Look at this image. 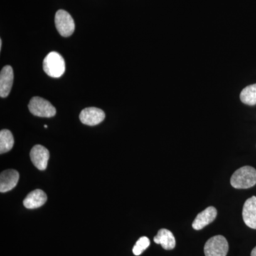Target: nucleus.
<instances>
[{
    "label": "nucleus",
    "instance_id": "f257e3e1",
    "mask_svg": "<svg viewBox=\"0 0 256 256\" xmlns=\"http://www.w3.org/2000/svg\"><path fill=\"white\" fill-rule=\"evenodd\" d=\"M230 184L236 188H249L256 184V170L244 166L237 170L230 178Z\"/></svg>",
    "mask_w": 256,
    "mask_h": 256
},
{
    "label": "nucleus",
    "instance_id": "f03ea898",
    "mask_svg": "<svg viewBox=\"0 0 256 256\" xmlns=\"http://www.w3.org/2000/svg\"><path fill=\"white\" fill-rule=\"evenodd\" d=\"M43 68L48 76L60 78L66 70L65 60L57 52H50L44 60Z\"/></svg>",
    "mask_w": 256,
    "mask_h": 256
},
{
    "label": "nucleus",
    "instance_id": "7ed1b4c3",
    "mask_svg": "<svg viewBox=\"0 0 256 256\" xmlns=\"http://www.w3.org/2000/svg\"><path fill=\"white\" fill-rule=\"evenodd\" d=\"M28 107L31 114L38 117L52 118L56 112L54 106H52L50 101L38 96L32 98Z\"/></svg>",
    "mask_w": 256,
    "mask_h": 256
},
{
    "label": "nucleus",
    "instance_id": "20e7f679",
    "mask_svg": "<svg viewBox=\"0 0 256 256\" xmlns=\"http://www.w3.org/2000/svg\"><path fill=\"white\" fill-rule=\"evenodd\" d=\"M228 252V242L223 236L212 237L204 246L205 256H226Z\"/></svg>",
    "mask_w": 256,
    "mask_h": 256
},
{
    "label": "nucleus",
    "instance_id": "39448f33",
    "mask_svg": "<svg viewBox=\"0 0 256 256\" xmlns=\"http://www.w3.org/2000/svg\"><path fill=\"white\" fill-rule=\"evenodd\" d=\"M56 28L62 36L68 37L73 34L75 23L68 12L63 10H58L55 16Z\"/></svg>",
    "mask_w": 256,
    "mask_h": 256
},
{
    "label": "nucleus",
    "instance_id": "423d86ee",
    "mask_svg": "<svg viewBox=\"0 0 256 256\" xmlns=\"http://www.w3.org/2000/svg\"><path fill=\"white\" fill-rule=\"evenodd\" d=\"M105 112L95 107L86 108L79 114V118L82 124L89 126H97L104 120Z\"/></svg>",
    "mask_w": 256,
    "mask_h": 256
},
{
    "label": "nucleus",
    "instance_id": "0eeeda50",
    "mask_svg": "<svg viewBox=\"0 0 256 256\" xmlns=\"http://www.w3.org/2000/svg\"><path fill=\"white\" fill-rule=\"evenodd\" d=\"M32 163L37 169L44 171L46 169L50 160V152L45 146L37 144L33 146L30 152Z\"/></svg>",
    "mask_w": 256,
    "mask_h": 256
},
{
    "label": "nucleus",
    "instance_id": "6e6552de",
    "mask_svg": "<svg viewBox=\"0 0 256 256\" xmlns=\"http://www.w3.org/2000/svg\"><path fill=\"white\" fill-rule=\"evenodd\" d=\"M20 174L16 170H6L0 175V192L5 193L11 191L18 184Z\"/></svg>",
    "mask_w": 256,
    "mask_h": 256
},
{
    "label": "nucleus",
    "instance_id": "1a4fd4ad",
    "mask_svg": "<svg viewBox=\"0 0 256 256\" xmlns=\"http://www.w3.org/2000/svg\"><path fill=\"white\" fill-rule=\"evenodd\" d=\"M242 220L249 228L256 229V196L248 198L242 208Z\"/></svg>",
    "mask_w": 256,
    "mask_h": 256
},
{
    "label": "nucleus",
    "instance_id": "9d476101",
    "mask_svg": "<svg viewBox=\"0 0 256 256\" xmlns=\"http://www.w3.org/2000/svg\"><path fill=\"white\" fill-rule=\"evenodd\" d=\"M14 82V72L10 66H6L0 73V96L6 98L9 96Z\"/></svg>",
    "mask_w": 256,
    "mask_h": 256
},
{
    "label": "nucleus",
    "instance_id": "9b49d317",
    "mask_svg": "<svg viewBox=\"0 0 256 256\" xmlns=\"http://www.w3.org/2000/svg\"><path fill=\"white\" fill-rule=\"evenodd\" d=\"M217 210L215 207L210 206L198 214L192 224V227L195 230H202L207 225L212 223L216 218Z\"/></svg>",
    "mask_w": 256,
    "mask_h": 256
},
{
    "label": "nucleus",
    "instance_id": "f8f14e48",
    "mask_svg": "<svg viewBox=\"0 0 256 256\" xmlns=\"http://www.w3.org/2000/svg\"><path fill=\"white\" fill-rule=\"evenodd\" d=\"M47 201V196L45 192L41 190H36L30 192L24 200V206L28 210L40 208Z\"/></svg>",
    "mask_w": 256,
    "mask_h": 256
},
{
    "label": "nucleus",
    "instance_id": "ddd939ff",
    "mask_svg": "<svg viewBox=\"0 0 256 256\" xmlns=\"http://www.w3.org/2000/svg\"><path fill=\"white\" fill-rule=\"evenodd\" d=\"M156 244H160L165 250H172L176 246V240L173 234L168 229L162 228L154 238Z\"/></svg>",
    "mask_w": 256,
    "mask_h": 256
},
{
    "label": "nucleus",
    "instance_id": "4468645a",
    "mask_svg": "<svg viewBox=\"0 0 256 256\" xmlns=\"http://www.w3.org/2000/svg\"><path fill=\"white\" fill-rule=\"evenodd\" d=\"M14 144L12 133L9 130H2L0 132V153L4 154L11 150Z\"/></svg>",
    "mask_w": 256,
    "mask_h": 256
},
{
    "label": "nucleus",
    "instance_id": "2eb2a0df",
    "mask_svg": "<svg viewBox=\"0 0 256 256\" xmlns=\"http://www.w3.org/2000/svg\"><path fill=\"white\" fill-rule=\"evenodd\" d=\"M242 104L248 106L256 105V84H252L242 89L240 94Z\"/></svg>",
    "mask_w": 256,
    "mask_h": 256
},
{
    "label": "nucleus",
    "instance_id": "dca6fc26",
    "mask_svg": "<svg viewBox=\"0 0 256 256\" xmlns=\"http://www.w3.org/2000/svg\"><path fill=\"white\" fill-rule=\"evenodd\" d=\"M150 242L148 237H141L133 247V254L136 256L141 255L150 246Z\"/></svg>",
    "mask_w": 256,
    "mask_h": 256
},
{
    "label": "nucleus",
    "instance_id": "f3484780",
    "mask_svg": "<svg viewBox=\"0 0 256 256\" xmlns=\"http://www.w3.org/2000/svg\"><path fill=\"white\" fill-rule=\"evenodd\" d=\"M252 256H256V246L252 249Z\"/></svg>",
    "mask_w": 256,
    "mask_h": 256
},
{
    "label": "nucleus",
    "instance_id": "a211bd4d",
    "mask_svg": "<svg viewBox=\"0 0 256 256\" xmlns=\"http://www.w3.org/2000/svg\"><path fill=\"white\" fill-rule=\"evenodd\" d=\"M2 40H0V50H2Z\"/></svg>",
    "mask_w": 256,
    "mask_h": 256
},
{
    "label": "nucleus",
    "instance_id": "6ab92c4d",
    "mask_svg": "<svg viewBox=\"0 0 256 256\" xmlns=\"http://www.w3.org/2000/svg\"><path fill=\"white\" fill-rule=\"evenodd\" d=\"M44 128H47V126H46V124H45V126H44Z\"/></svg>",
    "mask_w": 256,
    "mask_h": 256
}]
</instances>
